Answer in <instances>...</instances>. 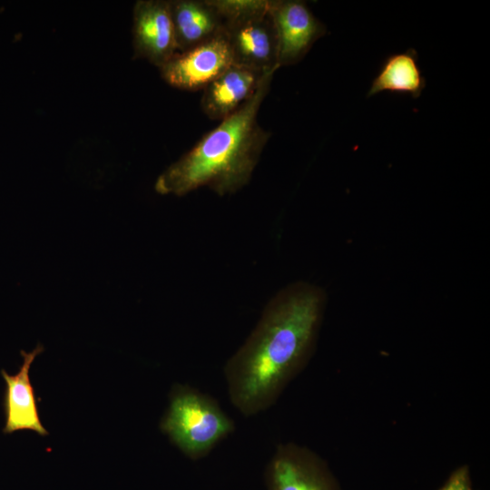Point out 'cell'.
Listing matches in <instances>:
<instances>
[{
  "label": "cell",
  "mask_w": 490,
  "mask_h": 490,
  "mask_svg": "<svg viewBox=\"0 0 490 490\" xmlns=\"http://www.w3.org/2000/svg\"><path fill=\"white\" fill-rule=\"evenodd\" d=\"M323 298L300 284L278 294L245 343L227 361L230 401L245 416L268 409L302 365L319 323Z\"/></svg>",
  "instance_id": "6da1fadb"
},
{
  "label": "cell",
  "mask_w": 490,
  "mask_h": 490,
  "mask_svg": "<svg viewBox=\"0 0 490 490\" xmlns=\"http://www.w3.org/2000/svg\"><path fill=\"white\" fill-rule=\"evenodd\" d=\"M275 71L266 73L254 94L221 120L157 178L155 191L182 196L201 187L219 195L234 193L250 180L270 133L258 122Z\"/></svg>",
  "instance_id": "7a4b0ae2"
},
{
  "label": "cell",
  "mask_w": 490,
  "mask_h": 490,
  "mask_svg": "<svg viewBox=\"0 0 490 490\" xmlns=\"http://www.w3.org/2000/svg\"><path fill=\"white\" fill-rule=\"evenodd\" d=\"M160 426L193 460L205 456L235 428L215 399L186 385L173 387Z\"/></svg>",
  "instance_id": "3957f363"
},
{
  "label": "cell",
  "mask_w": 490,
  "mask_h": 490,
  "mask_svg": "<svg viewBox=\"0 0 490 490\" xmlns=\"http://www.w3.org/2000/svg\"><path fill=\"white\" fill-rule=\"evenodd\" d=\"M224 34L233 64L260 74L279 69L277 35L270 5L264 10L225 23Z\"/></svg>",
  "instance_id": "277c9868"
},
{
  "label": "cell",
  "mask_w": 490,
  "mask_h": 490,
  "mask_svg": "<svg viewBox=\"0 0 490 490\" xmlns=\"http://www.w3.org/2000/svg\"><path fill=\"white\" fill-rule=\"evenodd\" d=\"M232 64L230 49L222 34L189 50L177 52L159 70L171 86L195 92L203 90Z\"/></svg>",
  "instance_id": "5b68a950"
},
{
  "label": "cell",
  "mask_w": 490,
  "mask_h": 490,
  "mask_svg": "<svg viewBox=\"0 0 490 490\" xmlns=\"http://www.w3.org/2000/svg\"><path fill=\"white\" fill-rule=\"evenodd\" d=\"M270 12L276 30L279 68L300 62L314 43L327 34L326 25L304 1L270 0Z\"/></svg>",
  "instance_id": "8992f818"
},
{
  "label": "cell",
  "mask_w": 490,
  "mask_h": 490,
  "mask_svg": "<svg viewBox=\"0 0 490 490\" xmlns=\"http://www.w3.org/2000/svg\"><path fill=\"white\" fill-rule=\"evenodd\" d=\"M133 58L158 68L177 53L169 1L138 0L133 6Z\"/></svg>",
  "instance_id": "52a82bcc"
},
{
  "label": "cell",
  "mask_w": 490,
  "mask_h": 490,
  "mask_svg": "<svg viewBox=\"0 0 490 490\" xmlns=\"http://www.w3.org/2000/svg\"><path fill=\"white\" fill-rule=\"evenodd\" d=\"M268 490H335L319 459L293 444L279 445L267 465Z\"/></svg>",
  "instance_id": "ba28073f"
},
{
  "label": "cell",
  "mask_w": 490,
  "mask_h": 490,
  "mask_svg": "<svg viewBox=\"0 0 490 490\" xmlns=\"http://www.w3.org/2000/svg\"><path fill=\"white\" fill-rule=\"evenodd\" d=\"M44 351L38 344L31 352L21 351L24 358L20 370L15 375H9L2 369L1 374L5 381L6 390L4 399L5 412V434L19 430H32L41 436L48 435L43 426L37 408V400L29 377V369L35 357Z\"/></svg>",
  "instance_id": "9c48e42d"
},
{
  "label": "cell",
  "mask_w": 490,
  "mask_h": 490,
  "mask_svg": "<svg viewBox=\"0 0 490 490\" xmlns=\"http://www.w3.org/2000/svg\"><path fill=\"white\" fill-rule=\"evenodd\" d=\"M264 74L232 64L202 90L203 113L220 122L229 117L254 94Z\"/></svg>",
  "instance_id": "30bf717a"
},
{
  "label": "cell",
  "mask_w": 490,
  "mask_h": 490,
  "mask_svg": "<svg viewBox=\"0 0 490 490\" xmlns=\"http://www.w3.org/2000/svg\"><path fill=\"white\" fill-rule=\"evenodd\" d=\"M177 52L224 34V20L212 0H170Z\"/></svg>",
  "instance_id": "8fae6325"
},
{
  "label": "cell",
  "mask_w": 490,
  "mask_h": 490,
  "mask_svg": "<svg viewBox=\"0 0 490 490\" xmlns=\"http://www.w3.org/2000/svg\"><path fill=\"white\" fill-rule=\"evenodd\" d=\"M426 87V79L414 49L388 55L373 79L368 97L383 92L409 94L418 98Z\"/></svg>",
  "instance_id": "7c38bea8"
},
{
  "label": "cell",
  "mask_w": 490,
  "mask_h": 490,
  "mask_svg": "<svg viewBox=\"0 0 490 490\" xmlns=\"http://www.w3.org/2000/svg\"><path fill=\"white\" fill-rule=\"evenodd\" d=\"M441 490H473L466 467L456 470Z\"/></svg>",
  "instance_id": "4fadbf2b"
}]
</instances>
